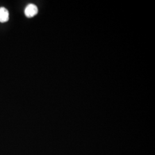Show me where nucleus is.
<instances>
[{
  "mask_svg": "<svg viewBox=\"0 0 155 155\" xmlns=\"http://www.w3.org/2000/svg\"><path fill=\"white\" fill-rule=\"evenodd\" d=\"M38 12V7L32 4H29L25 9V15L27 17H32L35 16L36 15H37Z\"/></svg>",
  "mask_w": 155,
  "mask_h": 155,
  "instance_id": "1",
  "label": "nucleus"
},
{
  "mask_svg": "<svg viewBox=\"0 0 155 155\" xmlns=\"http://www.w3.org/2000/svg\"><path fill=\"white\" fill-rule=\"evenodd\" d=\"M9 18V15L8 10L4 7L0 8V22H6L8 21Z\"/></svg>",
  "mask_w": 155,
  "mask_h": 155,
  "instance_id": "2",
  "label": "nucleus"
}]
</instances>
